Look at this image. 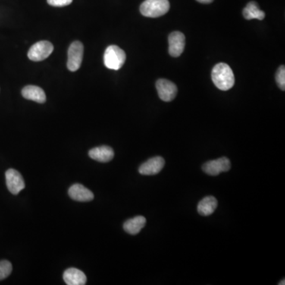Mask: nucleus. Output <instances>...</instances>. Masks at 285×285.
<instances>
[{"instance_id": "obj_15", "label": "nucleus", "mask_w": 285, "mask_h": 285, "mask_svg": "<svg viewBox=\"0 0 285 285\" xmlns=\"http://www.w3.org/2000/svg\"><path fill=\"white\" fill-rule=\"evenodd\" d=\"M218 206L217 198L212 196H208L203 198L198 205V211L203 217L211 215Z\"/></svg>"}, {"instance_id": "obj_13", "label": "nucleus", "mask_w": 285, "mask_h": 285, "mask_svg": "<svg viewBox=\"0 0 285 285\" xmlns=\"http://www.w3.org/2000/svg\"><path fill=\"white\" fill-rule=\"evenodd\" d=\"M89 156L100 163H108L114 157V150L109 146H101L89 151Z\"/></svg>"}, {"instance_id": "obj_22", "label": "nucleus", "mask_w": 285, "mask_h": 285, "mask_svg": "<svg viewBox=\"0 0 285 285\" xmlns=\"http://www.w3.org/2000/svg\"><path fill=\"white\" fill-rule=\"evenodd\" d=\"M279 284H280V285H281V284L284 285L285 284L284 280H283V281H281V283H279Z\"/></svg>"}, {"instance_id": "obj_5", "label": "nucleus", "mask_w": 285, "mask_h": 285, "mask_svg": "<svg viewBox=\"0 0 285 285\" xmlns=\"http://www.w3.org/2000/svg\"><path fill=\"white\" fill-rule=\"evenodd\" d=\"M54 47L51 42L47 41H41L37 42L28 52V57L33 61H42L48 58L54 52Z\"/></svg>"}, {"instance_id": "obj_7", "label": "nucleus", "mask_w": 285, "mask_h": 285, "mask_svg": "<svg viewBox=\"0 0 285 285\" xmlns=\"http://www.w3.org/2000/svg\"><path fill=\"white\" fill-rule=\"evenodd\" d=\"M6 183H7V189L14 195L19 194L24 189L25 182L23 176L14 169H9L6 172Z\"/></svg>"}, {"instance_id": "obj_12", "label": "nucleus", "mask_w": 285, "mask_h": 285, "mask_svg": "<svg viewBox=\"0 0 285 285\" xmlns=\"http://www.w3.org/2000/svg\"><path fill=\"white\" fill-rule=\"evenodd\" d=\"M22 95L26 99L36 101L38 103H45L46 101L45 91L39 86L33 85L25 86L22 91Z\"/></svg>"}, {"instance_id": "obj_21", "label": "nucleus", "mask_w": 285, "mask_h": 285, "mask_svg": "<svg viewBox=\"0 0 285 285\" xmlns=\"http://www.w3.org/2000/svg\"><path fill=\"white\" fill-rule=\"evenodd\" d=\"M197 1L201 4H211V2H213V0H197Z\"/></svg>"}, {"instance_id": "obj_17", "label": "nucleus", "mask_w": 285, "mask_h": 285, "mask_svg": "<svg viewBox=\"0 0 285 285\" xmlns=\"http://www.w3.org/2000/svg\"><path fill=\"white\" fill-rule=\"evenodd\" d=\"M242 14H243V17L247 20H251V19L263 20L265 16L264 11H261L258 4L254 1L250 2L246 5V7L243 9Z\"/></svg>"}, {"instance_id": "obj_9", "label": "nucleus", "mask_w": 285, "mask_h": 285, "mask_svg": "<svg viewBox=\"0 0 285 285\" xmlns=\"http://www.w3.org/2000/svg\"><path fill=\"white\" fill-rule=\"evenodd\" d=\"M169 54L171 57H179L182 55L186 46V37L181 32L175 31L169 36Z\"/></svg>"}, {"instance_id": "obj_18", "label": "nucleus", "mask_w": 285, "mask_h": 285, "mask_svg": "<svg viewBox=\"0 0 285 285\" xmlns=\"http://www.w3.org/2000/svg\"><path fill=\"white\" fill-rule=\"evenodd\" d=\"M12 272V264L8 261H0V280L8 277Z\"/></svg>"}, {"instance_id": "obj_4", "label": "nucleus", "mask_w": 285, "mask_h": 285, "mask_svg": "<svg viewBox=\"0 0 285 285\" xmlns=\"http://www.w3.org/2000/svg\"><path fill=\"white\" fill-rule=\"evenodd\" d=\"M83 44L80 42H73L69 47L68 49V57H67V68L70 72H76L79 70L82 64L83 57Z\"/></svg>"}, {"instance_id": "obj_3", "label": "nucleus", "mask_w": 285, "mask_h": 285, "mask_svg": "<svg viewBox=\"0 0 285 285\" xmlns=\"http://www.w3.org/2000/svg\"><path fill=\"white\" fill-rule=\"evenodd\" d=\"M126 55L124 50L117 45H110L104 54V64L107 68L117 70L121 68L126 62Z\"/></svg>"}, {"instance_id": "obj_10", "label": "nucleus", "mask_w": 285, "mask_h": 285, "mask_svg": "<svg viewBox=\"0 0 285 285\" xmlns=\"http://www.w3.org/2000/svg\"><path fill=\"white\" fill-rule=\"evenodd\" d=\"M165 166L163 157L155 156L150 158L139 167V173L142 175H155L161 172Z\"/></svg>"}, {"instance_id": "obj_6", "label": "nucleus", "mask_w": 285, "mask_h": 285, "mask_svg": "<svg viewBox=\"0 0 285 285\" xmlns=\"http://www.w3.org/2000/svg\"><path fill=\"white\" fill-rule=\"evenodd\" d=\"M231 167L230 159L222 157L218 159L207 162L202 167L203 171L210 176H217L223 172H227Z\"/></svg>"}, {"instance_id": "obj_16", "label": "nucleus", "mask_w": 285, "mask_h": 285, "mask_svg": "<svg viewBox=\"0 0 285 285\" xmlns=\"http://www.w3.org/2000/svg\"><path fill=\"white\" fill-rule=\"evenodd\" d=\"M146 223L147 220L145 217H142V216H138V217L127 220L124 223L123 227L127 233L134 236V235H137L138 233H139V231L146 225Z\"/></svg>"}, {"instance_id": "obj_20", "label": "nucleus", "mask_w": 285, "mask_h": 285, "mask_svg": "<svg viewBox=\"0 0 285 285\" xmlns=\"http://www.w3.org/2000/svg\"><path fill=\"white\" fill-rule=\"evenodd\" d=\"M73 0H47V2L52 7H61L70 5Z\"/></svg>"}, {"instance_id": "obj_2", "label": "nucleus", "mask_w": 285, "mask_h": 285, "mask_svg": "<svg viewBox=\"0 0 285 285\" xmlns=\"http://www.w3.org/2000/svg\"><path fill=\"white\" fill-rule=\"evenodd\" d=\"M140 13L145 17H158L164 15L170 10L168 0H145L141 4Z\"/></svg>"}, {"instance_id": "obj_19", "label": "nucleus", "mask_w": 285, "mask_h": 285, "mask_svg": "<svg viewBox=\"0 0 285 285\" xmlns=\"http://www.w3.org/2000/svg\"><path fill=\"white\" fill-rule=\"evenodd\" d=\"M276 81H277V84H278L279 87L284 91L285 90V67L284 66L282 65L279 67L277 70V74H276Z\"/></svg>"}, {"instance_id": "obj_8", "label": "nucleus", "mask_w": 285, "mask_h": 285, "mask_svg": "<svg viewBox=\"0 0 285 285\" xmlns=\"http://www.w3.org/2000/svg\"><path fill=\"white\" fill-rule=\"evenodd\" d=\"M156 89L160 99L164 101H173L177 93V86L165 79H160L157 81Z\"/></svg>"}, {"instance_id": "obj_14", "label": "nucleus", "mask_w": 285, "mask_h": 285, "mask_svg": "<svg viewBox=\"0 0 285 285\" xmlns=\"http://www.w3.org/2000/svg\"><path fill=\"white\" fill-rule=\"evenodd\" d=\"M64 280L67 285H84L86 283V277L81 270L70 268L64 272Z\"/></svg>"}, {"instance_id": "obj_11", "label": "nucleus", "mask_w": 285, "mask_h": 285, "mask_svg": "<svg viewBox=\"0 0 285 285\" xmlns=\"http://www.w3.org/2000/svg\"><path fill=\"white\" fill-rule=\"evenodd\" d=\"M68 194L75 201L86 202L94 199V193L83 185L75 184L70 186Z\"/></svg>"}, {"instance_id": "obj_1", "label": "nucleus", "mask_w": 285, "mask_h": 285, "mask_svg": "<svg viewBox=\"0 0 285 285\" xmlns=\"http://www.w3.org/2000/svg\"><path fill=\"white\" fill-rule=\"evenodd\" d=\"M213 83L220 91H228L235 85V76L230 66L220 63L213 67L211 72Z\"/></svg>"}]
</instances>
